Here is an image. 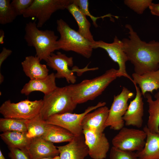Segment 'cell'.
Returning <instances> with one entry per match:
<instances>
[{"label": "cell", "mask_w": 159, "mask_h": 159, "mask_svg": "<svg viewBox=\"0 0 159 159\" xmlns=\"http://www.w3.org/2000/svg\"><path fill=\"white\" fill-rule=\"evenodd\" d=\"M133 83L135 88L136 95L135 98L130 102L128 108L123 117V119L125 125L140 128L143 123L144 103L139 87L136 84Z\"/></svg>", "instance_id": "9a60e30c"}, {"label": "cell", "mask_w": 159, "mask_h": 159, "mask_svg": "<svg viewBox=\"0 0 159 159\" xmlns=\"http://www.w3.org/2000/svg\"><path fill=\"white\" fill-rule=\"evenodd\" d=\"M24 39L29 47L35 49L36 56L40 61H47L51 54L58 50V37L54 32L49 30L39 29L35 21L27 23L25 27Z\"/></svg>", "instance_id": "3957f363"}, {"label": "cell", "mask_w": 159, "mask_h": 159, "mask_svg": "<svg viewBox=\"0 0 159 159\" xmlns=\"http://www.w3.org/2000/svg\"><path fill=\"white\" fill-rule=\"evenodd\" d=\"M46 62L47 66L56 71L57 72L55 74L56 78H64L67 82L72 84H74L76 79V77L73 72H75L82 73L87 71L98 69V67L88 68L87 65L82 69L76 67L73 69L70 70L69 67H72L73 65V57H68L59 52H57L56 54L52 53Z\"/></svg>", "instance_id": "ba28073f"}, {"label": "cell", "mask_w": 159, "mask_h": 159, "mask_svg": "<svg viewBox=\"0 0 159 159\" xmlns=\"http://www.w3.org/2000/svg\"><path fill=\"white\" fill-rule=\"evenodd\" d=\"M66 9L76 21L79 28L77 32L90 42H95V41L90 30V23L78 6L73 2L69 5Z\"/></svg>", "instance_id": "cb8c5ba5"}, {"label": "cell", "mask_w": 159, "mask_h": 159, "mask_svg": "<svg viewBox=\"0 0 159 159\" xmlns=\"http://www.w3.org/2000/svg\"><path fill=\"white\" fill-rule=\"evenodd\" d=\"M34 0H13L11 2L17 16L22 15L24 11L28 9Z\"/></svg>", "instance_id": "1f68e13d"}, {"label": "cell", "mask_w": 159, "mask_h": 159, "mask_svg": "<svg viewBox=\"0 0 159 159\" xmlns=\"http://www.w3.org/2000/svg\"><path fill=\"white\" fill-rule=\"evenodd\" d=\"M26 120L11 118L0 119V131L27 132Z\"/></svg>", "instance_id": "4316f807"}, {"label": "cell", "mask_w": 159, "mask_h": 159, "mask_svg": "<svg viewBox=\"0 0 159 159\" xmlns=\"http://www.w3.org/2000/svg\"><path fill=\"white\" fill-rule=\"evenodd\" d=\"M154 97L155 100H153L150 94L146 93L145 95L148 104L149 114L147 126L150 132L159 135V92Z\"/></svg>", "instance_id": "603a6c76"}, {"label": "cell", "mask_w": 159, "mask_h": 159, "mask_svg": "<svg viewBox=\"0 0 159 159\" xmlns=\"http://www.w3.org/2000/svg\"><path fill=\"white\" fill-rule=\"evenodd\" d=\"M4 76L0 72V84H1L4 81Z\"/></svg>", "instance_id": "74e56055"}, {"label": "cell", "mask_w": 159, "mask_h": 159, "mask_svg": "<svg viewBox=\"0 0 159 159\" xmlns=\"http://www.w3.org/2000/svg\"><path fill=\"white\" fill-rule=\"evenodd\" d=\"M0 136L8 148L18 149L27 153L32 140L28 136L27 132L7 131L3 132Z\"/></svg>", "instance_id": "7402d4cb"}, {"label": "cell", "mask_w": 159, "mask_h": 159, "mask_svg": "<svg viewBox=\"0 0 159 159\" xmlns=\"http://www.w3.org/2000/svg\"><path fill=\"white\" fill-rule=\"evenodd\" d=\"M10 0H0V24L5 25L13 22L17 16Z\"/></svg>", "instance_id": "83f0119b"}, {"label": "cell", "mask_w": 159, "mask_h": 159, "mask_svg": "<svg viewBox=\"0 0 159 159\" xmlns=\"http://www.w3.org/2000/svg\"><path fill=\"white\" fill-rule=\"evenodd\" d=\"M57 30L60 35L57 41L58 50L73 51L87 58L91 56L92 42L71 28L62 19L57 20Z\"/></svg>", "instance_id": "277c9868"}, {"label": "cell", "mask_w": 159, "mask_h": 159, "mask_svg": "<svg viewBox=\"0 0 159 159\" xmlns=\"http://www.w3.org/2000/svg\"><path fill=\"white\" fill-rule=\"evenodd\" d=\"M149 8L152 14L159 16V3H152Z\"/></svg>", "instance_id": "e575fe53"}, {"label": "cell", "mask_w": 159, "mask_h": 159, "mask_svg": "<svg viewBox=\"0 0 159 159\" xmlns=\"http://www.w3.org/2000/svg\"><path fill=\"white\" fill-rule=\"evenodd\" d=\"M110 159H139L136 153L121 150L112 146L110 150Z\"/></svg>", "instance_id": "4dcf8cb0"}, {"label": "cell", "mask_w": 159, "mask_h": 159, "mask_svg": "<svg viewBox=\"0 0 159 159\" xmlns=\"http://www.w3.org/2000/svg\"><path fill=\"white\" fill-rule=\"evenodd\" d=\"M12 51L3 47L0 53V68L3 62L12 53Z\"/></svg>", "instance_id": "836d02e7"}, {"label": "cell", "mask_w": 159, "mask_h": 159, "mask_svg": "<svg viewBox=\"0 0 159 159\" xmlns=\"http://www.w3.org/2000/svg\"><path fill=\"white\" fill-rule=\"evenodd\" d=\"M77 5L81 11L86 16H87L90 17L95 27L98 26L96 23L97 19L102 18H104L105 17H109L112 18L111 16H112L110 14H108L101 17H95L92 15L90 13L89 10V1L87 0H73V2Z\"/></svg>", "instance_id": "f546056e"}, {"label": "cell", "mask_w": 159, "mask_h": 159, "mask_svg": "<svg viewBox=\"0 0 159 159\" xmlns=\"http://www.w3.org/2000/svg\"><path fill=\"white\" fill-rule=\"evenodd\" d=\"M37 56L26 57L21 63L23 70L30 80L43 79L49 74V70L47 65L40 63Z\"/></svg>", "instance_id": "d6986e66"}, {"label": "cell", "mask_w": 159, "mask_h": 159, "mask_svg": "<svg viewBox=\"0 0 159 159\" xmlns=\"http://www.w3.org/2000/svg\"><path fill=\"white\" fill-rule=\"evenodd\" d=\"M125 4L138 14H143L152 3L151 0H125Z\"/></svg>", "instance_id": "f1b7e54d"}, {"label": "cell", "mask_w": 159, "mask_h": 159, "mask_svg": "<svg viewBox=\"0 0 159 159\" xmlns=\"http://www.w3.org/2000/svg\"><path fill=\"white\" fill-rule=\"evenodd\" d=\"M109 109L105 106L99 107L92 112L87 114L82 122L83 130H89L95 132H103L106 127Z\"/></svg>", "instance_id": "e0dca14e"}, {"label": "cell", "mask_w": 159, "mask_h": 159, "mask_svg": "<svg viewBox=\"0 0 159 159\" xmlns=\"http://www.w3.org/2000/svg\"><path fill=\"white\" fill-rule=\"evenodd\" d=\"M73 0H34L31 6L23 12L24 18H36L38 28L42 27L52 14L59 10L66 9Z\"/></svg>", "instance_id": "8992f818"}, {"label": "cell", "mask_w": 159, "mask_h": 159, "mask_svg": "<svg viewBox=\"0 0 159 159\" xmlns=\"http://www.w3.org/2000/svg\"><path fill=\"white\" fill-rule=\"evenodd\" d=\"M147 137L143 149L136 152L139 159H159V135L153 133L148 130L147 125L143 128Z\"/></svg>", "instance_id": "44dd1931"}, {"label": "cell", "mask_w": 159, "mask_h": 159, "mask_svg": "<svg viewBox=\"0 0 159 159\" xmlns=\"http://www.w3.org/2000/svg\"><path fill=\"white\" fill-rule=\"evenodd\" d=\"M118 69L111 68L99 76L68 85L74 102L78 104L94 99L118 77Z\"/></svg>", "instance_id": "7a4b0ae2"}, {"label": "cell", "mask_w": 159, "mask_h": 159, "mask_svg": "<svg viewBox=\"0 0 159 159\" xmlns=\"http://www.w3.org/2000/svg\"><path fill=\"white\" fill-rule=\"evenodd\" d=\"M147 135L143 130L123 127L113 138V146L121 150L139 151L144 148Z\"/></svg>", "instance_id": "9c48e42d"}, {"label": "cell", "mask_w": 159, "mask_h": 159, "mask_svg": "<svg viewBox=\"0 0 159 159\" xmlns=\"http://www.w3.org/2000/svg\"><path fill=\"white\" fill-rule=\"evenodd\" d=\"M0 159H6L2 154L1 150H0Z\"/></svg>", "instance_id": "f35d334b"}, {"label": "cell", "mask_w": 159, "mask_h": 159, "mask_svg": "<svg viewBox=\"0 0 159 159\" xmlns=\"http://www.w3.org/2000/svg\"><path fill=\"white\" fill-rule=\"evenodd\" d=\"M4 31L2 29L0 30V44H4Z\"/></svg>", "instance_id": "d590c367"}, {"label": "cell", "mask_w": 159, "mask_h": 159, "mask_svg": "<svg viewBox=\"0 0 159 159\" xmlns=\"http://www.w3.org/2000/svg\"><path fill=\"white\" fill-rule=\"evenodd\" d=\"M133 95V92L123 87L120 94L114 96L113 102L105 124L106 128L110 127L112 129L118 130L124 127L125 122L123 117L128 107L127 102Z\"/></svg>", "instance_id": "8fae6325"}, {"label": "cell", "mask_w": 159, "mask_h": 159, "mask_svg": "<svg viewBox=\"0 0 159 159\" xmlns=\"http://www.w3.org/2000/svg\"><path fill=\"white\" fill-rule=\"evenodd\" d=\"M83 133L90 157L92 159L105 158L110 148V144L105 134L86 130H83Z\"/></svg>", "instance_id": "4fadbf2b"}, {"label": "cell", "mask_w": 159, "mask_h": 159, "mask_svg": "<svg viewBox=\"0 0 159 159\" xmlns=\"http://www.w3.org/2000/svg\"><path fill=\"white\" fill-rule=\"evenodd\" d=\"M55 74L52 73L46 78L30 80L23 86L20 91L21 93L26 96L34 91H40L44 95L50 93L57 87L56 83Z\"/></svg>", "instance_id": "ac0fdd59"}, {"label": "cell", "mask_w": 159, "mask_h": 159, "mask_svg": "<svg viewBox=\"0 0 159 159\" xmlns=\"http://www.w3.org/2000/svg\"><path fill=\"white\" fill-rule=\"evenodd\" d=\"M75 136L66 129L59 126L48 123L46 130L42 137L45 140L52 143L69 142Z\"/></svg>", "instance_id": "d4e9b609"}, {"label": "cell", "mask_w": 159, "mask_h": 159, "mask_svg": "<svg viewBox=\"0 0 159 159\" xmlns=\"http://www.w3.org/2000/svg\"><path fill=\"white\" fill-rule=\"evenodd\" d=\"M29 159H39L59 155V152L53 143L47 141L42 137L32 140L27 151Z\"/></svg>", "instance_id": "2e32d148"}, {"label": "cell", "mask_w": 159, "mask_h": 159, "mask_svg": "<svg viewBox=\"0 0 159 159\" xmlns=\"http://www.w3.org/2000/svg\"><path fill=\"white\" fill-rule=\"evenodd\" d=\"M77 105L73 100L68 86L57 87L50 93L44 95L40 114L46 121L54 115L72 113Z\"/></svg>", "instance_id": "5b68a950"}, {"label": "cell", "mask_w": 159, "mask_h": 159, "mask_svg": "<svg viewBox=\"0 0 159 159\" xmlns=\"http://www.w3.org/2000/svg\"><path fill=\"white\" fill-rule=\"evenodd\" d=\"M57 147L59 152V159H84L89 154L83 133L75 136L67 144Z\"/></svg>", "instance_id": "5bb4252c"}, {"label": "cell", "mask_w": 159, "mask_h": 159, "mask_svg": "<svg viewBox=\"0 0 159 159\" xmlns=\"http://www.w3.org/2000/svg\"><path fill=\"white\" fill-rule=\"evenodd\" d=\"M92 47L93 49L101 48L104 49L111 59L117 63L119 67L118 77L123 76L133 82V79L126 71L125 63L128 60L123 50L122 42L116 36H115L112 43H107L102 40L95 41L92 42Z\"/></svg>", "instance_id": "7c38bea8"}, {"label": "cell", "mask_w": 159, "mask_h": 159, "mask_svg": "<svg viewBox=\"0 0 159 159\" xmlns=\"http://www.w3.org/2000/svg\"><path fill=\"white\" fill-rule=\"evenodd\" d=\"M42 105V100L26 99L16 103L8 100L1 106L0 113L4 118L28 120L40 114Z\"/></svg>", "instance_id": "52a82bcc"}, {"label": "cell", "mask_w": 159, "mask_h": 159, "mask_svg": "<svg viewBox=\"0 0 159 159\" xmlns=\"http://www.w3.org/2000/svg\"><path fill=\"white\" fill-rule=\"evenodd\" d=\"M27 134L30 138L42 137L45 133L48 123L40 114L34 117L25 121Z\"/></svg>", "instance_id": "484cf974"}, {"label": "cell", "mask_w": 159, "mask_h": 159, "mask_svg": "<svg viewBox=\"0 0 159 159\" xmlns=\"http://www.w3.org/2000/svg\"><path fill=\"white\" fill-rule=\"evenodd\" d=\"M132 76V82L139 85L142 95L144 97L147 92L153 93L154 90L159 89V69L141 75L134 73Z\"/></svg>", "instance_id": "ffe728a7"}, {"label": "cell", "mask_w": 159, "mask_h": 159, "mask_svg": "<svg viewBox=\"0 0 159 159\" xmlns=\"http://www.w3.org/2000/svg\"><path fill=\"white\" fill-rule=\"evenodd\" d=\"M129 30V38L122 41L123 50L128 60L134 66L135 73L139 75L159 69V42L148 43L141 40L129 24L125 25Z\"/></svg>", "instance_id": "6da1fadb"}, {"label": "cell", "mask_w": 159, "mask_h": 159, "mask_svg": "<svg viewBox=\"0 0 159 159\" xmlns=\"http://www.w3.org/2000/svg\"><path fill=\"white\" fill-rule=\"evenodd\" d=\"M10 151L8 156L11 159H29L27 154L17 148H8Z\"/></svg>", "instance_id": "d6a6232c"}, {"label": "cell", "mask_w": 159, "mask_h": 159, "mask_svg": "<svg viewBox=\"0 0 159 159\" xmlns=\"http://www.w3.org/2000/svg\"><path fill=\"white\" fill-rule=\"evenodd\" d=\"M106 104L105 102H99L95 105L88 107L83 112L80 114L68 112L54 115L50 116L46 122L48 123L61 127L75 136H79L83 134L81 123L85 116L93 110L105 106Z\"/></svg>", "instance_id": "30bf717a"}, {"label": "cell", "mask_w": 159, "mask_h": 159, "mask_svg": "<svg viewBox=\"0 0 159 159\" xmlns=\"http://www.w3.org/2000/svg\"><path fill=\"white\" fill-rule=\"evenodd\" d=\"M59 155L57 156L54 157H47L42 158L39 159H59Z\"/></svg>", "instance_id": "8d00e7d4"}]
</instances>
